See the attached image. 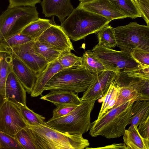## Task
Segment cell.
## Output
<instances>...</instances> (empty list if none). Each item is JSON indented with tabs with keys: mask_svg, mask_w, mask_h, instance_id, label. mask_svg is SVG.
Listing matches in <instances>:
<instances>
[{
	"mask_svg": "<svg viewBox=\"0 0 149 149\" xmlns=\"http://www.w3.org/2000/svg\"><path fill=\"white\" fill-rule=\"evenodd\" d=\"M86 149H127L126 145L124 143H113L102 147H98L96 148H86Z\"/></svg>",
	"mask_w": 149,
	"mask_h": 149,
	"instance_id": "obj_41",
	"label": "cell"
},
{
	"mask_svg": "<svg viewBox=\"0 0 149 149\" xmlns=\"http://www.w3.org/2000/svg\"><path fill=\"white\" fill-rule=\"evenodd\" d=\"M123 136L127 149H149V140L141 136L138 126H130L128 129L125 130Z\"/></svg>",
	"mask_w": 149,
	"mask_h": 149,
	"instance_id": "obj_20",
	"label": "cell"
},
{
	"mask_svg": "<svg viewBox=\"0 0 149 149\" xmlns=\"http://www.w3.org/2000/svg\"><path fill=\"white\" fill-rule=\"evenodd\" d=\"M117 81L120 86L131 85L136 89L139 94L137 99H149V79H134L119 78Z\"/></svg>",
	"mask_w": 149,
	"mask_h": 149,
	"instance_id": "obj_23",
	"label": "cell"
},
{
	"mask_svg": "<svg viewBox=\"0 0 149 149\" xmlns=\"http://www.w3.org/2000/svg\"><path fill=\"white\" fill-rule=\"evenodd\" d=\"M34 40L27 35L19 33L0 41V49H4L24 44Z\"/></svg>",
	"mask_w": 149,
	"mask_h": 149,
	"instance_id": "obj_33",
	"label": "cell"
},
{
	"mask_svg": "<svg viewBox=\"0 0 149 149\" xmlns=\"http://www.w3.org/2000/svg\"><path fill=\"white\" fill-rule=\"evenodd\" d=\"M104 17L111 21L127 17L109 0H95L80 2L78 6Z\"/></svg>",
	"mask_w": 149,
	"mask_h": 149,
	"instance_id": "obj_13",
	"label": "cell"
},
{
	"mask_svg": "<svg viewBox=\"0 0 149 149\" xmlns=\"http://www.w3.org/2000/svg\"><path fill=\"white\" fill-rule=\"evenodd\" d=\"M12 72V58L11 53L0 49V107L6 101L5 86L7 78Z\"/></svg>",
	"mask_w": 149,
	"mask_h": 149,
	"instance_id": "obj_19",
	"label": "cell"
},
{
	"mask_svg": "<svg viewBox=\"0 0 149 149\" xmlns=\"http://www.w3.org/2000/svg\"><path fill=\"white\" fill-rule=\"evenodd\" d=\"M18 106L20 108L23 115L28 121L29 125H38L45 124L44 121L45 119V117L35 113L32 110L28 108L26 106Z\"/></svg>",
	"mask_w": 149,
	"mask_h": 149,
	"instance_id": "obj_34",
	"label": "cell"
},
{
	"mask_svg": "<svg viewBox=\"0 0 149 149\" xmlns=\"http://www.w3.org/2000/svg\"><path fill=\"white\" fill-rule=\"evenodd\" d=\"M131 54L141 66H149V52L139 49H134Z\"/></svg>",
	"mask_w": 149,
	"mask_h": 149,
	"instance_id": "obj_36",
	"label": "cell"
},
{
	"mask_svg": "<svg viewBox=\"0 0 149 149\" xmlns=\"http://www.w3.org/2000/svg\"><path fill=\"white\" fill-rule=\"evenodd\" d=\"M33 47L35 51L45 59L48 63L57 60L62 53L37 40H35Z\"/></svg>",
	"mask_w": 149,
	"mask_h": 149,
	"instance_id": "obj_30",
	"label": "cell"
},
{
	"mask_svg": "<svg viewBox=\"0 0 149 149\" xmlns=\"http://www.w3.org/2000/svg\"><path fill=\"white\" fill-rule=\"evenodd\" d=\"M117 76L116 72L109 70L94 74L93 81L87 90L84 92L81 100L96 101L102 97Z\"/></svg>",
	"mask_w": 149,
	"mask_h": 149,
	"instance_id": "obj_11",
	"label": "cell"
},
{
	"mask_svg": "<svg viewBox=\"0 0 149 149\" xmlns=\"http://www.w3.org/2000/svg\"><path fill=\"white\" fill-rule=\"evenodd\" d=\"M95 0H79V1L81 2H86L91 1Z\"/></svg>",
	"mask_w": 149,
	"mask_h": 149,
	"instance_id": "obj_42",
	"label": "cell"
},
{
	"mask_svg": "<svg viewBox=\"0 0 149 149\" xmlns=\"http://www.w3.org/2000/svg\"><path fill=\"white\" fill-rule=\"evenodd\" d=\"M54 16L51 19L39 18L27 25L20 33L28 36L34 40L38 38L52 25L56 24Z\"/></svg>",
	"mask_w": 149,
	"mask_h": 149,
	"instance_id": "obj_22",
	"label": "cell"
},
{
	"mask_svg": "<svg viewBox=\"0 0 149 149\" xmlns=\"http://www.w3.org/2000/svg\"><path fill=\"white\" fill-rule=\"evenodd\" d=\"M10 53L12 58V71L21 82L26 91L31 94L37 74L20 59Z\"/></svg>",
	"mask_w": 149,
	"mask_h": 149,
	"instance_id": "obj_15",
	"label": "cell"
},
{
	"mask_svg": "<svg viewBox=\"0 0 149 149\" xmlns=\"http://www.w3.org/2000/svg\"><path fill=\"white\" fill-rule=\"evenodd\" d=\"M24 87L12 71L9 74L5 86L6 100L9 101L18 106L26 105V93Z\"/></svg>",
	"mask_w": 149,
	"mask_h": 149,
	"instance_id": "obj_16",
	"label": "cell"
},
{
	"mask_svg": "<svg viewBox=\"0 0 149 149\" xmlns=\"http://www.w3.org/2000/svg\"><path fill=\"white\" fill-rule=\"evenodd\" d=\"M114 80L111 84L104 96L99 99L98 102H102V104L97 118H100L108 111L113 108L115 104L118 89Z\"/></svg>",
	"mask_w": 149,
	"mask_h": 149,
	"instance_id": "obj_24",
	"label": "cell"
},
{
	"mask_svg": "<svg viewBox=\"0 0 149 149\" xmlns=\"http://www.w3.org/2000/svg\"><path fill=\"white\" fill-rule=\"evenodd\" d=\"M36 40L61 52L74 50L68 34L60 26L56 24L52 25Z\"/></svg>",
	"mask_w": 149,
	"mask_h": 149,
	"instance_id": "obj_12",
	"label": "cell"
},
{
	"mask_svg": "<svg viewBox=\"0 0 149 149\" xmlns=\"http://www.w3.org/2000/svg\"><path fill=\"white\" fill-rule=\"evenodd\" d=\"M39 18L36 7H8L0 16V41L20 33L27 25Z\"/></svg>",
	"mask_w": 149,
	"mask_h": 149,
	"instance_id": "obj_6",
	"label": "cell"
},
{
	"mask_svg": "<svg viewBox=\"0 0 149 149\" xmlns=\"http://www.w3.org/2000/svg\"><path fill=\"white\" fill-rule=\"evenodd\" d=\"M131 116L128 125L137 126L149 115V99H137L133 103Z\"/></svg>",
	"mask_w": 149,
	"mask_h": 149,
	"instance_id": "obj_21",
	"label": "cell"
},
{
	"mask_svg": "<svg viewBox=\"0 0 149 149\" xmlns=\"http://www.w3.org/2000/svg\"><path fill=\"white\" fill-rule=\"evenodd\" d=\"M127 17L132 19L142 17L134 0H109Z\"/></svg>",
	"mask_w": 149,
	"mask_h": 149,
	"instance_id": "obj_26",
	"label": "cell"
},
{
	"mask_svg": "<svg viewBox=\"0 0 149 149\" xmlns=\"http://www.w3.org/2000/svg\"><path fill=\"white\" fill-rule=\"evenodd\" d=\"M41 4L45 17L56 16L61 23L74 9L70 0H43Z\"/></svg>",
	"mask_w": 149,
	"mask_h": 149,
	"instance_id": "obj_14",
	"label": "cell"
},
{
	"mask_svg": "<svg viewBox=\"0 0 149 149\" xmlns=\"http://www.w3.org/2000/svg\"><path fill=\"white\" fill-rule=\"evenodd\" d=\"M98 44L111 48L116 45L114 28L109 24L105 26L97 33Z\"/></svg>",
	"mask_w": 149,
	"mask_h": 149,
	"instance_id": "obj_27",
	"label": "cell"
},
{
	"mask_svg": "<svg viewBox=\"0 0 149 149\" xmlns=\"http://www.w3.org/2000/svg\"><path fill=\"white\" fill-rule=\"evenodd\" d=\"M111 21L100 15L77 6L60 26L74 41L97 33Z\"/></svg>",
	"mask_w": 149,
	"mask_h": 149,
	"instance_id": "obj_2",
	"label": "cell"
},
{
	"mask_svg": "<svg viewBox=\"0 0 149 149\" xmlns=\"http://www.w3.org/2000/svg\"><path fill=\"white\" fill-rule=\"evenodd\" d=\"M117 77L134 79H149V66L123 70L117 74Z\"/></svg>",
	"mask_w": 149,
	"mask_h": 149,
	"instance_id": "obj_29",
	"label": "cell"
},
{
	"mask_svg": "<svg viewBox=\"0 0 149 149\" xmlns=\"http://www.w3.org/2000/svg\"><path fill=\"white\" fill-rule=\"evenodd\" d=\"M117 44L121 50L131 53L135 49L149 52V26L136 22L114 28Z\"/></svg>",
	"mask_w": 149,
	"mask_h": 149,
	"instance_id": "obj_7",
	"label": "cell"
},
{
	"mask_svg": "<svg viewBox=\"0 0 149 149\" xmlns=\"http://www.w3.org/2000/svg\"><path fill=\"white\" fill-rule=\"evenodd\" d=\"M0 149H23L15 137L0 131Z\"/></svg>",
	"mask_w": 149,
	"mask_h": 149,
	"instance_id": "obj_35",
	"label": "cell"
},
{
	"mask_svg": "<svg viewBox=\"0 0 149 149\" xmlns=\"http://www.w3.org/2000/svg\"><path fill=\"white\" fill-rule=\"evenodd\" d=\"M29 127L39 149H84L90 145L82 134L64 133L46 124Z\"/></svg>",
	"mask_w": 149,
	"mask_h": 149,
	"instance_id": "obj_3",
	"label": "cell"
},
{
	"mask_svg": "<svg viewBox=\"0 0 149 149\" xmlns=\"http://www.w3.org/2000/svg\"><path fill=\"white\" fill-rule=\"evenodd\" d=\"M14 137L23 149H39L29 127L22 129Z\"/></svg>",
	"mask_w": 149,
	"mask_h": 149,
	"instance_id": "obj_28",
	"label": "cell"
},
{
	"mask_svg": "<svg viewBox=\"0 0 149 149\" xmlns=\"http://www.w3.org/2000/svg\"><path fill=\"white\" fill-rule=\"evenodd\" d=\"M78 105H65L57 107L53 111L52 118H55L66 115L75 108Z\"/></svg>",
	"mask_w": 149,
	"mask_h": 149,
	"instance_id": "obj_38",
	"label": "cell"
},
{
	"mask_svg": "<svg viewBox=\"0 0 149 149\" xmlns=\"http://www.w3.org/2000/svg\"><path fill=\"white\" fill-rule=\"evenodd\" d=\"M118 89L116 101L113 107L128 101L137 100L139 96L137 91L131 85L118 88Z\"/></svg>",
	"mask_w": 149,
	"mask_h": 149,
	"instance_id": "obj_31",
	"label": "cell"
},
{
	"mask_svg": "<svg viewBox=\"0 0 149 149\" xmlns=\"http://www.w3.org/2000/svg\"><path fill=\"white\" fill-rule=\"evenodd\" d=\"M82 58L84 66L94 74H99L107 70L102 63L93 55L91 50L86 51Z\"/></svg>",
	"mask_w": 149,
	"mask_h": 149,
	"instance_id": "obj_25",
	"label": "cell"
},
{
	"mask_svg": "<svg viewBox=\"0 0 149 149\" xmlns=\"http://www.w3.org/2000/svg\"><path fill=\"white\" fill-rule=\"evenodd\" d=\"M8 7L21 6L35 7L36 4L41 2V0H8Z\"/></svg>",
	"mask_w": 149,
	"mask_h": 149,
	"instance_id": "obj_39",
	"label": "cell"
},
{
	"mask_svg": "<svg viewBox=\"0 0 149 149\" xmlns=\"http://www.w3.org/2000/svg\"><path fill=\"white\" fill-rule=\"evenodd\" d=\"M63 69L58 60L48 63L46 67L37 75L31 96L34 97L41 95L47 83L55 74Z\"/></svg>",
	"mask_w": 149,
	"mask_h": 149,
	"instance_id": "obj_17",
	"label": "cell"
},
{
	"mask_svg": "<svg viewBox=\"0 0 149 149\" xmlns=\"http://www.w3.org/2000/svg\"><path fill=\"white\" fill-rule=\"evenodd\" d=\"M137 8L145 20L147 25L149 26V0H134Z\"/></svg>",
	"mask_w": 149,
	"mask_h": 149,
	"instance_id": "obj_37",
	"label": "cell"
},
{
	"mask_svg": "<svg viewBox=\"0 0 149 149\" xmlns=\"http://www.w3.org/2000/svg\"><path fill=\"white\" fill-rule=\"evenodd\" d=\"M70 91L55 90H51L40 99L50 102L56 107L65 105H79L81 100L77 93Z\"/></svg>",
	"mask_w": 149,
	"mask_h": 149,
	"instance_id": "obj_18",
	"label": "cell"
},
{
	"mask_svg": "<svg viewBox=\"0 0 149 149\" xmlns=\"http://www.w3.org/2000/svg\"><path fill=\"white\" fill-rule=\"evenodd\" d=\"M139 131L143 138L149 140V115L138 126Z\"/></svg>",
	"mask_w": 149,
	"mask_h": 149,
	"instance_id": "obj_40",
	"label": "cell"
},
{
	"mask_svg": "<svg viewBox=\"0 0 149 149\" xmlns=\"http://www.w3.org/2000/svg\"><path fill=\"white\" fill-rule=\"evenodd\" d=\"M68 50L62 53L57 59L64 69L83 66L82 57L76 56Z\"/></svg>",
	"mask_w": 149,
	"mask_h": 149,
	"instance_id": "obj_32",
	"label": "cell"
},
{
	"mask_svg": "<svg viewBox=\"0 0 149 149\" xmlns=\"http://www.w3.org/2000/svg\"><path fill=\"white\" fill-rule=\"evenodd\" d=\"M95 100L82 101L81 104L68 114L51 118L45 123L62 132L70 134H83L89 130L91 114Z\"/></svg>",
	"mask_w": 149,
	"mask_h": 149,
	"instance_id": "obj_4",
	"label": "cell"
},
{
	"mask_svg": "<svg viewBox=\"0 0 149 149\" xmlns=\"http://www.w3.org/2000/svg\"><path fill=\"white\" fill-rule=\"evenodd\" d=\"M94 78V74L84 65L64 69L53 76L46 85L44 91L61 90L77 93L84 92Z\"/></svg>",
	"mask_w": 149,
	"mask_h": 149,
	"instance_id": "obj_5",
	"label": "cell"
},
{
	"mask_svg": "<svg viewBox=\"0 0 149 149\" xmlns=\"http://www.w3.org/2000/svg\"><path fill=\"white\" fill-rule=\"evenodd\" d=\"M35 40L0 49L5 50L13 54L38 74L46 67L48 63L35 51L33 47Z\"/></svg>",
	"mask_w": 149,
	"mask_h": 149,
	"instance_id": "obj_10",
	"label": "cell"
},
{
	"mask_svg": "<svg viewBox=\"0 0 149 149\" xmlns=\"http://www.w3.org/2000/svg\"><path fill=\"white\" fill-rule=\"evenodd\" d=\"M29 127L18 106L7 100L0 107V131L14 137L19 131Z\"/></svg>",
	"mask_w": 149,
	"mask_h": 149,
	"instance_id": "obj_9",
	"label": "cell"
},
{
	"mask_svg": "<svg viewBox=\"0 0 149 149\" xmlns=\"http://www.w3.org/2000/svg\"><path fill=\"white\" fill-rule=\"evenodd\" d=\"M132 100L113 107L91 123L89 133L92 137L102 136L108 139L123 136L131 116Z\"/></svg>",
	"mask_w": 149,
	"mask_h": 149,
	"instance_id": "obj_1",
	"label": "cell"
},
{
	"mask_svg": "<svg viewBox=\"0 0 149 149\" xmlns=\"http://www.w3.org/2000/svg\"><path fill=\"white\" fill-rule=\"evenodd\" d=\"M91 51L107 70L117 74L125 70L141 66L131 53L126 51H116L98 44Z\"/></svg>",
	"mask_w": 149,
	"mask_h": 149,
	"instance_id": "obj_8",
	"label": "cell"
}]
</instances>
